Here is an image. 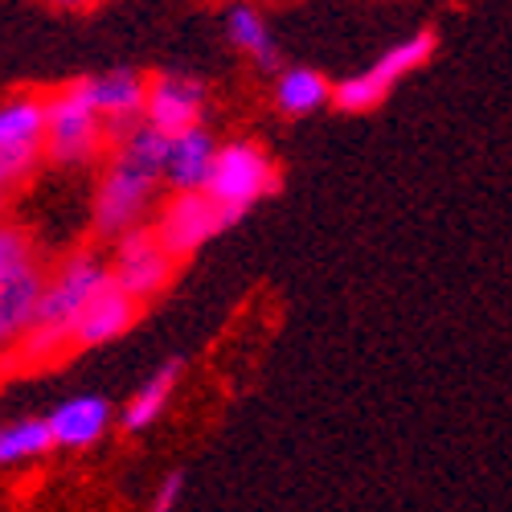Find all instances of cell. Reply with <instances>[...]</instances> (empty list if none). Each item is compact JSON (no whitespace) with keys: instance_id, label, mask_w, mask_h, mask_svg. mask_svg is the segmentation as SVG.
Wrapping results in <instances>:
<instances>
[{"instance_id":"ba28073f","label":"cell","mask_w":512,"mask_h":512,"mask_svg":"<svg viewBox=\"0 0 512 512\" xmlns=\"http://www.w3.org/2000/svg\"><path fill=\"white\" fill-rule=\"evenodd\" d=\"M226 226L230 222H226L222 205L213 201L205 189H173V197L156 209V222H152L160 242L177 254V263L189 259V254H197L209 238H218Z\"/></svg>"},{"instance_id":"ffe728a7","label":"cell","mask_w":512,"mask_h":512,"mask_svg":"<svg viewBox=\"0 0 512 512\" xmlns=\"http://www.w3.org/2000/svg\"><path fill=\"white\" fill-rule=\"evenodd\" d=\"M185 496V472H168L164 480H160V488H156V496H152V508H173L177 500Z\"/></svg>"},{"instance_id":"3957f363","label":"cell","mask_w":512,"mask_h":512,"mask_svg":"<svg viewBox=\"0 0 512 512\" xmlns=\"http://www.w3.org/2000/svg\"><path fill=\"white\" fill-rule=\"evenodd\" d=\"M275 189H279V168H275V160L267 156L263 144H254V140L218 144L205 193L222 205L230 226L242 218V213H250L263 197H271Z\"/></svg>"},{"instance_id":"ac0fdd59","label":"cell","mask_w":512,"mask_h":512,"mask_svg":"<svg viewBox=\"0 0 512 512\" xmlns=\"http://www.w3.org/2000/svg\"><path fill=\"white\" fill-rule=\"evenodd\" d=\"M50 418H17L0 426V467H29L54 451Z\"/></svg>"},{"instance_id":"5b68a950","label":"cell","mask_w":512,"mask_h":512,"mask_svg":"<svg viewBox=\"0 0 512 512\" xmlns=\"http://www.w3.org/2000/svg\"><path fill=\"white\" fill-rule=\"evenodd\" d=\"M431 54H435V33L431 29L410 33L406 41H398V46H390L386 54H381L369 70H361V74H353L345 82H336V87H332V107L349 111V115L381 107V103H386V95L398 87L406 74H414L418 66L431 62Z\"/></svg>"},{"instance_id":"9c48e42d","label":"cell","mask_w":512,"mask_h":512,"mask_svg":"<svg viewBox=\"0 0 512 512\" xmlns=\"http://www.w3.org/2000/svg\"><path fill=\"white\" fill-rule=\"evenodd\" d=\"M140 308H144V304L136 300L132 291H123V287L115 283V275H111V283L99 287V291L91 295V304L78 312L74 332H70L74 349H99V345H111V340H119L127 328L140 320Z\"/></svg>"},{"instance_id":"6da1fadb","label":"cell","mask_w":512,"mask_h":512,"mask_svg":"<svg viewBox=\"0 0 512 512\" xmlns=\"http://www.w3.org/2000/svg\"><path fill=\"white\" fill-rule=\"evenodd\" d=\"M164 148H168V136L148 119L132 123L127 132L111 140L103 177L95 185V205H91V226L99 238L115 242L119 234L144 226L164 185Z\"/></svg>"},{"instance_id":"7402d4cb","label":"cell","mask_w":512,"mask_h":512,"mask_svg":"<svg viewBox=\"0 0 512 512\" xmlns=\"http://www.w3.org/2000/svg\"><path fill=\"white\" fill-rule=\"evenodd\" d=\"M9 189H13V185L0 177V222H5V209H9Z\"/></svg>"},{"instance_id":"30bf717a","label":"cell","mask_w":512,"mask_h":512,"mask_svg":"<svg viewBox=\"0 0 512 512\" xmlns=\"http://www.w3.org/2000/svg\"><path fill=\"white\" fill-rule=\"evenodd\" d=\"M205 87L189 74H156L148 78V103H144V119L152 127H160L164 136L185 132V127L201 123L205 115Z\"/></svg>"},{"instance_id":"9a60e30c","label":"cell","mask_w":512,"mask_h":512,"mask_svg":"<svg viewBox=\"0 0 512 512\" xmlns=\"http://www.w3.org/2000/svg\"><path fill=\"white\" fill-rule=\"evenodd\" d=\"M226 41L242 58H250L254 66L267 70V74H275L283 66L279 46H275V33H271L267 17L254 9L250 0H234V5L226 9Z\"/></svg>"},{"instance_id":"5bb4252c","label":"cell","mask_w":512,"mask_h":512,"mask_svg":"<svg viewBox=\"0 0 512 512\" xmlns=\"http://www.w3.org/2000/svg\"><path fill=\"white\" fill-rule=\"evenodd\" d=\"M46 418H50L54 443L62 451H87V447H95L107 435L111 402L99 398V394H78V398H66L62 406H54Z\"/></svg>"},{"instance_id":"7c38bea8","label":"cell","mask_w":512,"mask_h":512,"mask_svg":"<svg viewBox=\"0 0 512 512\" xmlns=\"http://www.w3.org/2000/svg\"><path fill=\"white\" fill-rule=\"evenodd\" d=\"M91 103L99 107V115L111 127V140L119 132H127L132 123L144 119V103H148V78L136 70H111V74H95V78H82Z\"/></svg>"},{"instance_id":"8fae6325","label":"cell","mask_w":512,"mask_h":512,"mask_svg":"<svg viewBox=\"0 0 512 512\" xmlns=\"http://www.w3.org/2000/svg\"><path fill=\"white\" fill-rule=\"evenodd\" d=\"M41 291H46V271H41V263L0 275V353H13L17 340L33 328Z\"/></svg>"},{"instance_id":"277c9868","label":"cell","mask_w":512,"mask_h":512,"mask_svg":"<svg viewBox=\"0 0 512 512\" xmlns=\"http://www.w3.org/2000/svg\"><path fill=\"white\" fill-rule=\"evenodd\" d=\"M111 283V259H103L99 250H74L66 259L46 275V291H41V304H37V320L33 324H46L62 336L74 332L78 312L91 304V295L99 287ZM74 345V340H70Z\"/></svg>"},{"instance_id":"2e32d148","label":"cell","mask_w":512,"mask_h":512,"mask_svg":"<svg viewBox=\"0 0 512 512\" xmlns=\"http://www.w3.org/2000/svg\"><path fill=\"white\" fill-rule=\"evenodd\" d=\"M271 103L287 119H308L332 103V82L312 66H279L275 87H271Z\"/></svg>"},{"instance_id":"7a4b0ae2","label":"cell","mask_w":512,"mask_h":512,"mask_svg":"<svg viewBox=\"0 0 512 512\" xmlns=\"http://www.w3.org/2000/svg\"><path fill=\"white\" fill-rule=\"evenodd\" d=\"M111 148V127L91 103L82 78L46 95V160L58 168L95 164Z\"/></svg>"},{"instance_id":"e0dca14e","label":"cell","mask_w":512,"mask_h":512,"mask_svg":"<svg viewBox=\"0 0 512 512\" xmlns=\"http://www.w3.org/2000/svg\"><path fill=\"white\" fill-rule=\"evenodd\" d=\"M181 373H185V361L181 357H168L144 386L127 398V406L119 410V426L127 435H140V431H148V426H156V418L168 410V402H173V394H177V381H181Z\"/></svg>"},{"instance_id":"8992f818","label":"cell","mask_w":512,"mask_h":512,"mask_svg":"<svg viewBox=\"0 0 512 512\" xmlns=\"http://www.w3.org/2000/svg\"><path fill=\"white\" fill-rule=\"evenodd\" d=\"M46 160V95H13L0 103V177L21 185Z\"/></svg>"},{"instance_id":"52a82bcc","label":"cell","mask_w":512,"mask_h":512,"mask_svg":"<svg viewBox=\"0 0 512 512\" xmlns=\"http://www.w3.org/2000/svg\"><path fill=\"white\" fill-rule=\"evenodd\" d=\"M177 254L160 242L152 226H136L111 242V275L123 291H132L140 304L156 300V295L173 283Z\"/></svg>"},{"instance_id":"44dd1931","label":"cell","mask_w":512,"mask_h":512,"mask_svg":"<svg viewBox=\"0 0 512 512\" xmlns=\"http://www.w3.org/2000/svg\"><path fill=\"white\" fill-rule=\"evenodd\" d=\"M46 5L58 9V13H87V9L103 5V0H46Z\"/></svg>"},{"instance_id":"d6986e66","label":"cell","mask_w":512,"mask_h":512,"mask_svg":"<svg viewBox=\"0 0 512 512\" xmlns=\"http://www.w3.org/2000/svg\"><path fill=\"white\" fill-rule=\"evenodd\" d=\"M29 263H37L33 238L13 222H0V275H9L17 267H29Z\"/></svg>"},{"instance_id":"4fadbf2b","label":"cell","mask_w":512,"mask_h":512,"mask_svg":"<svg viewBox=\"0 0 512 512\" xmlns=\"http://www.w3.org/2000/svg\"><path fill=\"white\" fill-rule=\"evenodd\" d=\"M213 156H218V140H213L205 123L173 132L164 148V185L168 189H205V181L213 173Z\"/></svg>"}]
</instances>
